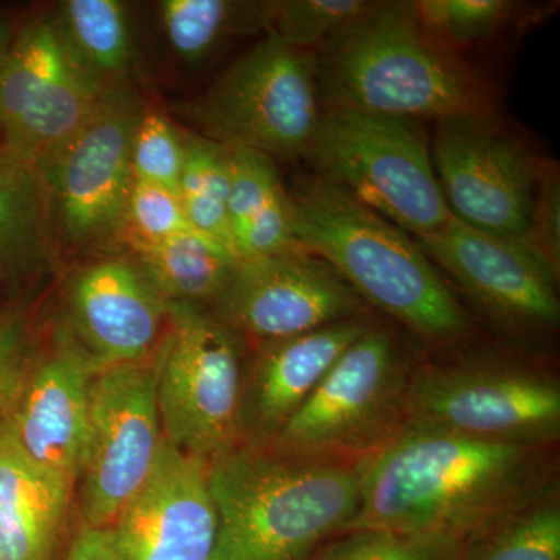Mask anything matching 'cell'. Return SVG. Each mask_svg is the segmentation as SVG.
I'll return each mask as SVG.
<instances>
[{"mask_svg":"<svg viewBox=\"0 0 560 560\" xmlns=\"http://www.w3.org/2000/svg\"><path fill=\"white\" fill-rule=\"evenodd\" d=\"M360 506L345 533L478 529L560 493L558 445L405 429L360 460ZM342 533V534H345Z\"/></svg>","mask_w":560,"mask_h":560,"instance_id":"obj_1","label":"cell"},{"mask_svg":"<svg viewBox=\"0 0 560 560\" xmlns=\"http://www.w3.org/2000/svg\"><path fill=\"white\" fill-rule=\"evenodd\" d=\"M290 197L298 245L334 268L364 304L397 320L425 353L470 345L474 320L410 234L316 176Z\"/></svg>","mask_w":560,"mask_h":560,"instance_id":"obj_2","label":"cell"},{"mask_svg":"<svg viewBox=\"0 0 560 560\" xmlns=\"http://www.w3.org/2000/svg\"><path fill=\"white\" fill-rule=\"evenodd\" d=\"M208 474L219 515L210 560H312L360 506V463L242 444Z\"/></svg>","mask_w":560,"mask_h":560,"instance_id":"obj_3","label":"cell"},{"mask_svg":"<svg viewBox=\"0 0 560 560\" xmlns=\"http://www.w3.org/2000/svg\"><path fill=\"white\" fill-rule=\"evenodd\" d=\"M315 57L323 109L419 121L493 114L488 84L419 24L408 2H378Z\"/></svg>","mask_w":560,"mask_h":560,"instance_id":"obj_4","label":"cell"},{"mask_svg":"<svg viewBox=\"0 0 560 560\" xmlns=\"http://www.w3.org/2000/svg\"><path fill=\"white\" fill-rule=\"evenodd\" d=\"M405 416V429L559 445V374L529 353L469 346L427 353L412 371Z\"/></svg>","mask_w":560,"mask_h":560,"instance_id":"obj_5","label":"cell"},{"mask_svg":"<svg viewBox=\"0 0 560 560\" xmlns=\"http://www.w3.org/2000/svg\"><path fill=\"white\" fill-rule=\"evenodd\" d=\"M374 323L357 338L270 447L307 458L360 463L407 425V394L420 359Z\"/></svg>","mask_w":560,"mask_h":560,"instance_id":"obj_6","label":"cell"},{"mask_svg":"<svg viewBox=\"0 0 560 560\" xmlns=\"http://www.w3.org/2000/svg\"><path fill=\"white\" fill-rule=\"evenodd\" d=\"M307 160L316 178L415 238L440 230L453 215L434 173L422 121L324 109Z\"/></svg>","mask_w":560,"mask_h":560,"instance_id":"obj_7","label":"cell"},{"mask_svg":"<svg viewBox=\"0 0 560 560\" xmlns=\"http://www.w3.org/2000/svg\"><path fill=\"white\" fill-rule=\"evenodd\" d=\"M320 105L315 51L267 35L180 109L201 138L291 161L307 158Z\"/></svg>","mask_w":560,"mask_h":560,"instance_id":"obj_8","label":"cell"},{"mask_svg":"<svg viewBox=\"0 0 560 560\" xmlns=\"http://www.w3.org/2000/svg\"><path fill=\"white\" fill-rule=\"evenodd\" d=\"M242 337L215 313L167 304L158 407L176 451L209 464L242 445Z\"/></svg>","mask_w":560,"mask_h":560,"instance_id":"obj_9","label":"cell"},{"mask_svg":"<svg viewBox=\"0 0 560 560\" xmlns=\"http://www.w3.org/2000/svg\"><path fill=\"white\" fill-rule=\"evenodd\" d=\"M105 90L70 51L55 21L25 25L0 58L3 149L46 180Z\"/></svg>","mask_w":560,"mask_h":560,"instance_id":"obj_10","label":"cell"},{"mask_svg":"<svg viewBox=\"0 0 560 560\" xmlns=\"http://www.w3.org/2000/svg\"><path fill=\"white\" fill-rule=\"evenodd\" d=\"M145 113L135 91L110 83L47 172L51 219L66 248L124 241L135 184L132 142Z\"/></svg>","mask_w":560,"mask_h":560,"instance_id":"obj_11","label":"cell"},{"mask_svg":"<svg viewBox=\"0 0 560 560\" xmlns=\"http://www.w3.org/2000/svg\"><path fill=\"white\" fill-rule=\"evenodd\" d=\"M431 160L456 219L525 243L551 164L530 153L493 114L438 120Z\"/></svg>","mask_w":560,"mask_h":560,"instance_id":"obj_12","label":"cell"},{"mask_svg":"<svg viewBox=\"0 0 560 560\" xmlns=\"http://www.w3.org/2000/svg\"><path fill=\"white\" fill-rule=\"evenodd\" d=\"M160 364L161 345L147 360L92 378L80 526L110 528L156 464L164 441L158 407Z\"/></svg>","mask_w":560,"mask_h":560,"instance_id":"obj_13","label":"cell"},{"mask_svg":"<svg viewBox=\"0 0 560 560\" xmlns=\"http://www.w3.org/2000/svg\"><path fill=\"white\" fill-rule=\"evenodd\" d=\"M415 241L501 330L525 340L558 330L559 276L522 243L477 230L455 215Z\"/></svg>","mask_w":560,"mask_h":560,"instance_id":"obj_14","label":"cell"},{"mask_svg":"<svg viewBox=\"0 0 560 560\" xmlns=\"http://www.w3.org/2000/svg\"><path fill=\"white\" fill-rule=\"evenodd\" d=\"M213 305L232 330L259 342L366 315L352 287L305 250L241 261Z\"/></svg>","mask_w":560,"mask_h":560,"instance_id":"obj_15","label":"cell"},{"mask_svg":"<svg viewBox=\"0 0 560 560\" xmlns=\"http://www.w3.org/2000/svg\"><path fill=\"white\" fill-rule=\"evenodd\" d=\"M165 330L167 304L139 265L105 259L70 279L55 346L97 375L149 359Z\"/></svg>","mask_w":560,"mask_h":560,"instance_id":"obj_16","label":"cell"},{"mask_svg":"<svg viewBox=\"0 0 560 560\" xmlns=\"http://www.w3.org/2000/svg\"><path fill=\"white\" fill-rule=\"evenodd\" d=\"M219 515L208 464L162 441L142 488L110 526L120 560H210Z\"/></svg>","mask_w":560,"mask_h":560,"instance_id":"obj_17","label":"cell"},{"mask_svg":"<svg viewBox=\"0 0 560 560\" xmlns=\"http://www.w3.org/2000/svg\"><path fill=\"white\" fill-rule=\"evenodd\" d=\"M92 372L68 350L55 346L33 359L3 429L28 459L77 489L90 438Z\"/></svg>","mask_w":560,"mask_h":560,"instance_id":"obj_18","label":"cell"},{"mask_svg":"<svg viewBox=\"0 0 560 560\" xmlns=\"http://www.w3.org/2000/svg\"><path fill=\"white\" fill-rule=\"evenodd\" d=\"M371 323L364 315L296 337L259 342L243 374L242 444L270 445Z\"/></svg>","mask_w":560,"mask_h":560,"instance_id":"obj_19","label":"cell"},{"mask_svg":"<svg viewBox=\"0 0 560 560\" xmlns=\"http://www.w3.org/2000/svg\"><path fill=\"white\" fill-rule=\"evenodd\" d=\"M75 490L36 467L0 423V560H62Z\"/></svg>","mask_w":560,"mask_h":560,"instance_id":"obj_20","label":"cell"},{"mask_svg":"<svg viewBox=\"0 0 560 560\" xmlns=\"http://www.w3.org/2000/svg\"><path fill=\"white\" fill-rule=\"evenodd\" d=\"M230 149V230L238 261L302 250L294 235V210L271 158Z\"/></svg>","mask_w":560,"mask_h":560,"instance_id":"obj_21","label":"cell"},{"mask_svg":"<svg viewBox=\"0 0 560 560\" xmlns=\"http://www.w3.org/2000/svg\"><path fill=\"white\" fill-rule=\"evenodd\" d=\"M130 246L165 304H213L241 264L224 246L195 231Z\"/></svg>","mask_w":560,"mask_h":560,"instance_id":"obj_22","label":"cell"},{"mask_svg":"<svg viewBox=\"0 0 560 560\" xmlns=\"http://www.w3.org/2000/svg\"><path fill=\"white\" fill-rule=\"evenodd\" d=\"M50 219L46 180L0 147V279L21 278L46 259Z\"/></svg>","mask_w":560,"mask_h":560,"instance_id":"obj_23","label":"cell"},{"mask_svg":"<svg viewBox=\"0 0 560 560\" xmlns=\"http://www.w3.org/2000/svg\"><path fill=\"white\" fill-rule=\"evenodd\" d=\"M160 11L168 46L180 60L197 65L232 36L267 31L270 2L165 0Z\"/></svg>","mask_w":560,"mask_h":560,"instance_id":"obj_24","label":"cell"},{"mask_svg":"<svg viewBox=\"0 0 560 560\" xmlns=\"http://www.w3.org/2000/svg\"><path fill=\"white\" fill-rule=\"evenodd\" d=\"M58 31L84 69L108 86L131 61L127 9L117 0H68L58 7Z\"/></svg>","mask_w":560,"mask_h":560,"instance_id":"obj_25","label":"cell"},{"mask_svg":"<svg viewBox=\"0 0 560 560\" xmlns=\"http://www.w3.org/2000/svg\"><path fill=\"white\" fill-rule=\"evenodd\" d=\"M230 194V149L198 135L184 136V165L178 186L180 205L195 231L234 256L228 210Z\"/></svg>","mask_w":560,"mask_h":560,"instance_id":"obj_26","label":"cell"},{"mask_svg":"<svg viewBox=\"0 0 560 560\" xmlns=\"http://www.w3.org/2000/svg\"><path fill=\"white\" fill-rule=\"evenodd\" d=\"M452 560H560V493L470 534Z\"/></svg>","mask_w":560,"mask_h":560,"instance_id":"obj_27","label":"cell"},{"mask_svg":"<svg viewBox=\"0 0 560 560\" xmlns=\"http://www.w3.org/2000/svg\"><path fill=\"white\" fill-rule=\"evenodd\" d=\"M377 3L366 0L270 2L267 33L290 46L316 51L363 20Z\"/></svg>","mask_w":560,"mask_h":560,"instance_id":"obj_28","label":"cell"},{"mask_svg":"<svg viewBox=\"0 0 560 560\" xmlns=\"http://www.w3.org/2000/svg\"><path fill=\"white\" fill-rule=\"evenodd\" d=\"M464 539L447 533L352 530L324 545L312 560H452Z\"/></svg>","mask_w":560,"mask_h":560,"instance_id":"obj_29","label":"cell"},{"mask_svg":"<svg viewBox=\"0 0 560 560\" xmlns=\"http://www.w3.org/2000/svg\"><path fill=\"white\" fill-rule=\"evenodd\" d=\"M408 3L419 24L434 39L455 51L492 38L514 10V3L503 0H418Z\"/></svg>","mask_w":560,"mask_h":560,"instance_id":"obj_30","label":"cell"},{"mask_svg":"<svg viewBox=\"0 0 560 560\" xmlns=\"http://www.w3.org/2000/svg\"><path fill=\"white\" fill-rule=\"evenodd\" d=\"M135 180L156 184L178 194L184 165V136L158 113L143 114L132 142Z\"/></svg>","mask_w":560,"mask_h":560,"instance_id":"obj_31","label":"cell"},{"mask_svg":"<svg viewBox=\"0 0 560 560\" xmlns=\"http://www.w3.org/2000/svg\"><path fill=\"white\" fill-rule=\"evenodd\" d=\"M194 231L176 191L135 180L125 224L128 245L168 241Z\"/></svg>","mask_w":560,"mask_h":560,"instance_id":"obj_32","label":"cell"},{"mask_svg":"<svg viewBox=\"0 0 560 560\" xmlns=\"http://www.w3.org/2000/svg\"><path fill=\"white\" fill-rule=\"evenodd\" d=\"M33 359L24 316L16 312L0 316V422L13 407Z\"/></svg>","mask_w":560,"mask_h":560,"instance_id":"obj_33","label":"cell"},{"mask_svg":"<svg viewBox=\"0 0 560 560\" xmlns=\"http://www.w3.org/2000/svg\"><path fill=\"white\" fill-rule=\"evenodd\" d=\"M559 212L558 171H555L551 165L541 183L539 198H537L536 209H534L533 220H530L528 237L523 246L536 254L558 276L560 272Z\"/></svg>","mask_w":560,"mask_h":560,"instance_id":"obj_34","label":"cell"},{"mask_svg":"<svg viewBox=\"0 0 560 560\" xmlns=\"http://www.w3.org/2000/svg\"><path fill=\"white\" fill-rule=\"evenodd\" d=\"M62 560H120L110 528L80 526Z\"/></svg>","mask_w":560,"mask_h":560,"instance_id":"obj_35","label":"cell"},{"mask_svg":"<svg viewBox=\"0 0 560 560\" xmlns=\"http://www.w3.org/2000/svg\"><path fill=\"white\" fill-rule=\"evenodd\" d=\"M11 39L13 38H11L10 25L5 21L0 20V58L9 49Z\"/></svg>","mask_w":560,"mask_h":560,"instance_id":"obj_36","label":"cell"}]
</instances>
